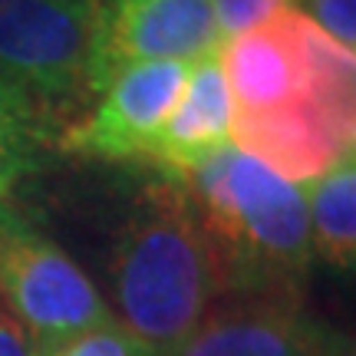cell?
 I'll return each instance as SVG.
<instances>
[{
	"label": "cell",
	"instance_id": "2",
	"mask_svg": "<svg viewBox=\"0 0 356 356\" xmlns=\"http://www.w3.org/2000/svg\"><path fill=\"white\" fill-rule=\"evenodd\" d=\"M221 270V297L304 293L310 218L304 191L234 145L204 159L185 181Z\"/></svg>",
	"mask_w": 356,
	"mask_h": 356
},
{
	"label": "cell",
	"instance_id": "10",
	"mask_svg": "<svg viewBox=\"0 0 356 356\" xmlns=\"http://www.w3.org/2000/svg\"><path fill=\"white\" fill-rule=\"evenodd\" d=\"M225 145H231V92L218 53H208L188 66L185 89L149 162L172 181H185L204 159L221 152Z\"/></svg>",
	"mask_w": 356,
	"mask_h": 356
},
{
	"label": "cell",
	"instance_id": "17",
	"mask_svg": "<svg viewBox=\"0 0 356 356\" xmlns=\"http://www.w3.org/2000/svg\"><path fill=\"white\" fill-rule=\"evenodd\" d=\"M0 356H33V340L3 307H0Z\"/></svg>",
	"mask_w": 356,
	"mask_h": 356
},
{
	"label": "cell",
	"instance_id": "15",
	"mask_svg": "<svg viewBox=\"0 0 356 356\" xmlns=\"http://www.w3.org/2000/svg\"><path fill=\"white\" fill-rule=\"evenodd\" d=\"M297 0H215V17L221 30V43L238 37L251 26L270 20L277 10H287Z\"/></svg>",
	"mask_w": 356,
	"mask_h": 356
},
{
	"label": "cell",
	"instance_id": "6",
	"mask_svg": "<svg viewBox=\"0 0 356 356\" xmlns=\"http://www.w3.org/2000/svg\"><path fill=\"white\" fill-rule=\"evenodd\" d=\"M215 0H96L92 89L132 63H195L218 53ZM96 99V96H92Z\"/></svg>",
	"mask_w": 356,
	"mask_h": 356
},
{
	"label": "cell",
	"instance_id": "8",
	"mask_svg": "<svg viewBox=\"0 0 356 356\" xmlns=\"http://www.w3.org/2000/svg\"><path fill=\"white\" fill-rule=\"evenodd\" d=\"M218 63L231 92V113H267L307 96L300 10L287 7L270 20L218 47Z\"/></svg>",
	"mask_w": 356,
	"mask_h": 356
},
{
	"label": "cell",
	"instance_id": "16",
	"mask_svg": "<svg viewBox=\"0 0 356 356\" xmlns=\"http://www.w3.org/2000/svg\"><path fill=\"white\" fill-rule=\"evenodd\" d=\"M297 10L307 13L320 30L356 50V0H297Z\"/></svg>",
	"mask_w": 356,
	"mask_h": 356
},
{
	"label": "cell",
	"instance_id": "9",
	"mask_svg": "<svg viewBox=\"0 0 356 356\" xmlns=\"http://www.w3.org/2000/svg\"><path fill=\"white\" fill-rule=\"evenodd\" d=\"M231 145L291 185H314L343 159L340 139L310 99L267 113H231Z\"/></svg>",
	"mask_w": 356,
	"mask_h": 356
},
{
	"label": "cell",
	"instance_id": "7",
	"mask_svg": "<svg viewBox=\"0 0 356 356\" xmlns=\"http://www.w3.org/2000/svg\"><path fill=\"white\" fill-rule=\"evenodd\" d=\"M346 343L304 293H254L218 300L172 356H340Z\"/></svg>",
	"mask_w": 356,
	"mask_h": 356
},
{
	"label": "cell",
	"instance_id": "1",
	"mask_svg": "<svg viewBox=\"0 0 356 356\" xmlns=\"http://www.w3.org/2000/svg\"><path fill=\"white\" fill-rule=\"evenodd\" d=\"M113 317L172 356L221 300V270L181 181H159L129 208L109 254Z\"/></svg>",
	"mask_w": 356,
	"mask_h": 356
},
{
	"label": "cell",
	"instance_id": "12",
	"mask_svg": "<svg viewBox=\"0 0 356 356\" xmlns=\"http://www.w3.org/2000/svg\"><path fill=\"white\" fill-rule=\"evenodd\" d=\"M310 251L327 267L356 277V152L343 155L314 185H307Z\"/></svg>",
	"mask_w": 356,
	"mask_h": 356
},
{
	"label": "cell",
	"instance_id": "5",
	"mask_svg": "<svg viewBox=\"0 0 356 356\" xmlns=\"http://www.w3.org/2000/svg\"><path fill=\"white\" fill-rule=\"evenodd\" d=\"M191 63H132L106 79L96 99L60 132V149L102 162H149L185 89Z\"/></svg>",
	"mask_w": 356,
	"mask_h": 356
},
{
	"label": "cell",
	"instance_id": "14",
	"mask_svg": "<svg viewBox=\"0 0 356 356\" xmlns=\"http://www.w3.org/2000/svg\"><path fill=\"white\" fill-rule=\"evenodd\" d=\"M33 356H159L152 346L136 340L129 330H122L115 320L92 327V330L73 333L66 340L47 346H33Z\"/></svg>",
	"mask_w": 356,
	"mask_h": 356
},
{
	"label": "cell",
	"instance_id": "3",
	"mask_svg": "<svg viewBox=\"0 0 356 356\" xmlns=\"http://www.w3.org/2000/svg\"><path fill=\"white\" fill-rule=\"evenodd\" d=\"M96 60V0H0V83L40 119L86 109Z\"/></svg>",
	"mask_w": 356,
	"mask_h": 356
},
{
	"label": "cell",
	"instance_id": "13",
	"mask_svg": "<svg viewBox=\"0 0 356 356\" xmlns=\"http://www.w3.org/2000/svg\"><path fill=\"white\" fill-rule=\"evenodd\" d=\"M40 139V115L7 83H0V204H7L10 191L33 172Z\"/></svg>",
	"mask_w": 356,
	"mask_h": 356
},
{
	"label": "cell",
	"instance_id": "18",
	"mask_svg": "<svg viewBox=\"0 0 356 356\" xmlns=\"http://www.w3.org/2000/svg\"><path fill=\"white\" fill-rule=\"evenodd\" d=\"M340 356H356V343H346V346H343V353H340Z\"/></svg>",
	"mask_w": 356,
	"mask_h": 356
},
{
	"label": "cell",
	"instance_id": "4",
	"mask_svg": "<svg viewBox=\"0 0 356 356\" xmlns=\"http://www.w3.org/2000/svg\"><path fill=\"white\" fill-rule=\"evenodd\" d=\"M0 307L33 346L115 320L86 270L7 204H0Z\"/></svg>",
	"mask_w": 356,
	"mask_h": 356
},
{
	"label": "cell",
	"instance_id": "11",
	"mask_svg": "<svg viewBox=\"0 0 356 356\" xmlns=\"http://www.w3.org/2000/svg\"><path fill=\"white\" fill-rule=\"evenodd\" d=\"M300 53L310 102L340 139L343 155L356 152V50L300 13Z\"/></svg>",
	"mask_w": 356,
	"mask_h": 356
}]
</instances>
